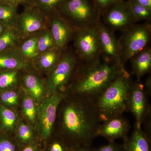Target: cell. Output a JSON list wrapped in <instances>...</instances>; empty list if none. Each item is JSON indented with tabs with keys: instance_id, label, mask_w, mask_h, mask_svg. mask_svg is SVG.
Returning a JSON list of instances; mask_svg holds the SVG:
<instances>
[{
	"instance_id": "cell-1",
	"label": "cell",
	"mask_w": 151,
	"mask_h": 151,
	"mask_svg": "<svg viewBox=\"0 0 151 151\" xmlns=\"http://www.w3.org/2000/svg\"><path fill=\"white\" fill-rule=\"evenodd\" d=\"M61 109V138L70 149L81 146H92L101 124L100 114L94 101L72 95Z\"/></svg>"
},
{
	"instance_id": "cell-2",
	"label": "cell",
	"mask_w": 151,
	"mask_h": 151,
	"mask_svg": "<svg viewBox=\"0 0 151 151\" xmlns=\"http://www.w3.org/2000/svg\"><path fill=\"white\" fill-rule=\"evenodd\" d=\"M124 69L123 64L106 60L86 62L79 69L69 91L72 95L94 102Z\"/></svg>"
},
{
	"instance_id": "cell-3",
	"label": "cell",
	"mask_w": 151,
	"mask_h": 151,
	"mask_svg": "<svg viewBox=\"0 0 151 151\" xmlns=\"http://www.w3.org/2000/svg\"><path fill=\"white\" fill-rule=\"evenodd\" d=\"M133 83L129 73L124 69L94 101L101 122L123 115L127 111Z\"/></svg>"
},
{
	"instance_id": "cell-4",
	"label": "cell",
	"mask_w": 151,
	"mask_h": 151,
	"mask_svg": "<svg viewBox=\"0 0 151 151\" xmlns=\"http://www.w3.org/2000/svg\"><path fill=\"white\" fill-rule=\"evenodd\" d=\"M57 10L62 16L81 26L80 28L89 27L101 13L93 0H66Z\"/></svg>"
},
{
	"instance_id": "cell-5",
	"label": "cell",
	"mask_w": 151,
	"mask_h": 151,
	"mask_svg": "<svg viewBox=\"0 0 151 151\" xmlns=\"http://www.w3.org/2000/svg\"><path fill=\"white\" fill-rule=\"evenodd\" d=\"M150 35V27L147 25L136 26L129 29L120 43L122 63L123 60L126 62L142 51L148 43Z\"/></svg>"
},
{
	"instance_id": "cell-6",
	"label": "cell",
	"mask_w": 151,
	"mask_h": 151,
	"mask_svg": "<svg viewBox=\"0 0 151 151\" xmlns=\"http://www.w3.org/2000/svg\"><path fill=\"white\" fill-rule=\"evenodd\" d=\"M47 22L48 15L37 8L28 5L18 15L15 28L24 38L47 28Z\"/></svg>"
},
{
	"instance_id": "cell-7",
	"label": "cell",
	"mask_w": 151,
	"mask_h": 151,
	"mask_svg": "<svg viewBox=\"0 0 151 151\" xmlns=\"http://www.w3.org/2000/svg\"><path fill=\"white\" fill-rule=\"evenodd\" d=\"M76 63V57L71 52L63 55L50 72L47 83L50 93L53 94L59 92L60 89L67 84L73 75Z\"/></svg>"
},
{
	"instance_id": "cell-8",
	"label": "cell",
	"mask_w": 151,
	"mask_h": 151,
	"mask_svg": "<svg viewBox=\"0 0 151 151\" xmlns=\"http://www.w3.org/2000/svg\"><path fill=\"white\" fill-rule=\"evenodd\" d=\"M150 95L139 81L133 83L128 98L127 111L133 114L135 119L134 126L137 127L141 128L151 115L148 99Z\"/></svg>"
},
{
	"instance_id": "cell-9",
	"label": "cell",
	"mask_w": 151,
	"mask_h": 151,
	"mask_svg": "<svg viewBox=\"0 0 151 151\" xmlns=\"http://www.w3.org/2000/svg\"><path fill=\"white\" fill-rule=\"evenodd\" d=\"M65 95L60 92L52 94L44 100L39 108V125L42 137L45 140L52 133L58 106Z\"/></svg>"
},
{
	"instance_id": "cell-10",
	"label": "cell",
	"mask_w": 151,
	"mask_h": 151,
	"mask_svg": "<svg viewBox=\"0 0 151 151\" xmlns=\"http://www.w3.org/2000/svg\"><path fill=\"white\" fill-rule=\"evenodd\" d=\"M75 45L78 54L86 62L97 59L101 51L97 27L80 28L76 35Z\"/></svg>"
},
{
	"instance_id": "cell-11",
	"label": "cell",
	"mask_w": 151,
	"mask_h": 151,
	"mask_svg": "<svg viewBox=\"0 0 151 151\" xmlns=\"http://www.w3.org/2000/svg\"><path fill=\"white\" fill-rule=\"evenodd\" d=\"M106 24L112 29H125L135 21L128 1L120 0L102 12Z\"/></svg>"
},
{
	"instance_id": "cell-12",
	"label": "cell",
	"mask_w": 151,
	"mask_h": 151,
	"mask_svg": "<svg viewBox=\"0 0 151 151\" xmlns=\"http://www.w3.org/2000/svg\"><path fill=\"white\" fill-rule=\"evenodd\" d=\"M131 128L129 120L121 115L102 122L96 135L105 138L109 142H115L120 139L124 140L129 137Z\"/></svg>"
},
{
	"instance_id": "cell-13",
	"label": "cell",
	"mask_w": 151,
	"mask_h": 151,
	"mask_svg": "<svg viewBox=\"0 0 151 151\" xmlns=\"http://www.w3.org/2000/svg\"><path fill=\"white\" fill-rule=\"evenodd\" d=\"M97 28L101 51L106 57L105 60L123 64L120 43L116 40L113 33L103 24Z\"/></svg>"
},
{
	"instance_id": "cell-14",
	"label": "cell",
	"mask_w": 151,
	"mask_h": 151,
	"mask_svg": "<svg viewBox=\"0 0 151 151\" xmlns=\"http://www.w3.org/2000/svg\"><path fill=\"white\" fill-rule=\"evenodd\" d=\"M50 30L57 47L63 49L68 43L72 31L57 10L50 14Z\"/></svg>"
},
{
	"instance_id": "cell-15",
	"label": "cell",
	"mask_w": 151,
	"mask_h": 151,
	"mask_svg": "<svg viewBox=\"0 0 151 151\" xmlns=\"http://www.w3.org/2000/svg\"><path fill=\"white\" fill-rule=\"evenodd\" d=\"M122 144L124 151H151V142L142 128L134 126L131 136Z\"/></svg>"
},
{
	"instance_id": "cell-16",
	"label": "cell",
	"mask_w": 151,
	"mask_h": 151,
	"mask_svg": "<svg viewBox=\"0 0 151 151\" xmlns=\"http://www.w3.org/2000/svg\"><path fill=\"white\" fill-rule=\"evenodd\" d=\"M29 63L19 54L17 48L0 53V70H19L29 68Z\"/></svg>"
},
{
	"instance_id": "cell-17",
	"label": "cell",
	"mask_w": 151,
	"mask_h": 151,
	"mask_svg": "<svg viewBox=\"0 0 151 151\" xmlns=\"http://www.w3.org/2000/svg\"><path fill=\"white\" fill-rule=\"evenodd\" d=\"M37 34L24 38L17 47L19 54L27 61L35 62L39 55L37 47Z\"/></svg>"
},
{
	"instance_id": "cell-18",
	"label": "cell",
	"mask_w": 151,
	"mask_h": 151,
	"mask_svg": "<svg viewBox=\"0 0 151 151\" xmlns=\"http://www.w3.org/2000/svg\"><path fill=\"white\" fill-rule=\"evenodd\" d=\"M132 60L133 72L138 81L144 75L149 73L151 68V52L150 50H142L136 55Z\"/></svg>"
},
{
	"instance_id": "cell-19",
	"label": "cell",
	"mask_w": 151,
	"mask_h": 151,
	"mask_svg": "<svg viewBox=\"0 0 151 151\" xmlns=\"http://www.w3.org/2000/svg\"><path fill=\"white\" fill-rule=\"evenodd\" d=\"M25 88L34 100L39 101L42 99L44 93L43 81L34 73H27L23 77Z\"/></svg>"
},
{
	"instance_id": "cell-20",
	"label": "cell",
	"mask_w": 151,
	"mask_h": 151,
	"mask_svg": "<svg viewBox=\"0 0 151 151\" xmlns=\"http://www.w3.org/2000/svg\"><path fill=\"white\" fill-rule=\"evenodd\" d=\"M62 49L55 47L39 55L35 62L39 69L51 70L62 57Z\"/></svg>"
},
{
	"instance_id": "cell-21",
	"label": "cell",
	"mask_w": 151,
	"mask_h": 151,
	"mask_svg": "<svg viewBox=\"0 0 151 151\" xmlns=\"http://www.w3.org/2000/svg\"><path fill=\"white\" fill-rule=\"evenodd\" d=\"M15 27H8L0 36V53L16 49L22 39Z\"/></svg>"
},
{
	"instance_id": "cell-22",
	"label": "cell",
	"mask_w": 151,
	"mask_h": 151,
	"mask_svg": "<svg viewBox=\"0 0 151 151\" xmlns=\"http://www.w3.org/2000/svg\"><path fill=\"white\" fill-rule=\"evenodd\" d=\"M17 8L0 1V22L7 27H15L19 15Z\"/></svg>"
},
{
	"instance_id": "cell-23",
	"label": "cell",
	"mask_w": 151,
	"mask_h": 151,
	"mask_svg": "<svg viewBox=\"0 0 151 151\" xmlns=\"http://www.w3.org/2000/svg\"><path fill=\"white\" fill-rule=\"evenodd\" d=\"M37 34V47L39 54L56 47L49 28L45 29Z\"/></svg>"
},
{
	"instance_id": "cell-24",
	"label": "cell",
	"mask_w": 151,
	"mask_h": 151,
	"mask_svg": "<svg viewBox=\"0 0 151 151\" xmlns=\"http://www.w3.org/2000/svg\"><path fill=\"white\" fill-rule=\"evenodd\" d=\"M65 1L66 0H30V5L37 8L48 15L57 10Z\"/></svg>"
},
{
	"instance_id": "cell-25",
	"label": "cell",
	"mask_w": 151,
	"mask_h": 151,
	"mask_svg": "<svg viewBox=\"0 0 151 151\" xmlns=\"http://www.w3.org/2000/svg\"><path fill=\"white\" fill-rule=\"evenodd\" d=\"M19 70H5L0 73V90L8 89L18 81Z\"/></svg>"
},
{
	"instance_id": "cell-26",
	"label": "cell",
	"mask_w": 151,
	"mask_h": 151,
	"mask_svg": "<svg viewBox=\"0 0 151 151\" xmlns=\"http://www.w3.org/2000/svg\"><path fill=\"white\" fill-rule=\"evenodd\" d=\"M16 120V114L14 111L0 105V122L4 129L12 130Z\"/></svg>"
},
{
	"instance_id": "cell-27",
	"label": "cell",
	"mask_w": 151,
	"mask_h": 151,
	"mask_svg": "<svg viewBox=\"0 0 151 151\" xmlns=\"http://www.w3.org/2000/svg\"><path fill=\"white\" fill-rule=\"evenodd\" d=\"M132 14L135 21L147 20L150 19L151 17V10L137 3L129 0L128 1Z\"/></svg>"
},
{
	"instance_id": "cell-28",
	"label": "cell",
	"mask_w": 151,
	"mask_h": 151,
	"mask_svg": "<svg viewBox=\"0 0 151 151\" xmlns=\"http://www.w3.org/2000/svg\"><path fill=\"white\" fill-rule=\"evenodd\" d=\"M22 110L24 114L32 123H34L37 115V111L34 100L31 97L25 96L22 101Z\"/></svg>"
},
{
	"instance_id": "cell-29",
	"label": "cell",
	"mask_w": 151,
	"mask_h": 151,
	"mask_svg": "<svg viewBox=\"0 0 151 151\" xmlns=\"http://www.w3.org/2000/svg\"><path fill=\"white\" fill-rule=\"evenodd\" d=\"M17 132L19 139L24 144H29L33 139L34 133L32 129L29 126L24 123L19 124Z\"/></svg>"
},
{
	"instance_id": "cell-30",
	"label": "cell",
	"mask_w": 151,
	"mask_h": 151,
	"mask_svg": "<svg viewBox=\"0 0 151 151\" xmlns=\"http://www.w3.org/2000/svg\"><path fill=\"white\" fill-rule=\"evenodd\" d=\"M18 94L13 90L4 91L0 95V99L3 103L10 106H16L18 102Z\"/></svg>"
},
{
	"instance_id": "cell-31",
	"label": "cell",
	"mask_w": 151,
	"mask_h": 151,
	"mask_svg": "<svg viewBox=\"0 0 151 151\" xmlns=\"http://www.w3.org/2000/svg\"><path fill=\"white\" fill-rule=\"evenodd\" d=\"M48 151H70V148L64 140L60 138L50 143Z\"/></svg>"
},
{
	"instance_id": "cell-32",
	"label": "cell",
	"mask_w": 151,
	"mask_h": 151,
	"mask_svg": "<svg viewBox=\"0 0 151 151\" xmlns=\"http://www.w3.org/2000/svg\"><path fill=\"white\" fill-rule=\"evenodd\" d=\"M93 151H124L122 144L115 142H109L108 144L99 147H93Z\"/></svg>"
},
{
	"instance_id": "cell-33",
	"label": "cell",
	"mask_w": 151,
	"mask_h": 151,
	"mask_svg": "<svg viewBox=\"0 0 151 151\" xmlns=\"http://www.w3.org/2000/svg\"><path fill=\"white\" fill-rule=\"evenodd\" d=\"M0 151H16V147L8 138L0 137Z\"/></svg>"
},
{
	"instance_id": "cell-34",
	"label": "cell",
	"mask_w": 151,
	"mask_h": 151,
	"mask_svg": "<svg viewBox=\"0 0 151 151\" xmlns=\"http://www.w3.org/2000/svg\"><path fill=\"white\" fill-rule=\"evenodd\" d=\"M101 13L120 0H93Z\"/></svg>"
},
{
	"instance_id": "cell-35",
	"label": "cell",
	"mask_w": 151,
	"mask_h": 151,
	"mask_svg": "<svg viewBox=\"0 0 151 151\" xmlns=\"http://www.w3.org/2000/svg\"><path fill=\"white\" fill-rule=\"evenodd\" d=\"M0 1L9 4L17 7H18L19 5H30V0H0Z\"/></svg>"
},
{
	"instance_id": "cell-36",
	"label": "cell",
	"mask_w": 151,
	"mask_h": 151,
	"mask_svg": "<svg viewBox=\"0 0 151 151\" xmlns=\"http://www.w3.org/2000/svg\"><path fill=\"white\" fill-rule=\"evenodd\" d=\"M151 10V0H131Z\"/></svg>"
},
{
	"instance_id": "cell-37",
	"label": "cell",
	"mask_w": 151,
	"mask_h": 151,
	"mask_svg": "<svg viewBox=\"0 0 151 151\" xmlns=\"http://www.w3.org/2000/svg\"><path fill=\"white\" fill-rule=\"evenodd\" d=\"M90 146H81L70 149V151H93V147Z\"/></svg>"
},
{
	"instance_id": "cell-38",
	"label": "cell",
	"mask_w": 151,
	"mask_h": 151,
	"mask_svg": "<svg viewBox=\"0 0 151 151\" xmlns=\"http://www.w3.org/2000/svg\"><path fill=\"white\" fill-rule=\"evenodd\" d=\"M22 151H37V148L34 145H29L23 149Z\"/></svg>"
},
{
	"instance_id": "cell-39",
	"label": "cell",
	"mask_w": 151,
	"mask_h": 151,
	"mask_svg": "<svg viewBox=\"0 0 151 151\" xmlns=\"http://www.w3.org/2000/svg\"><path fill=\"white\" fill-rule=\"evenodd\" d=\"M7 28L6 26L0 22V36L4 33Z\"/></svg>"
}]
</instances>
